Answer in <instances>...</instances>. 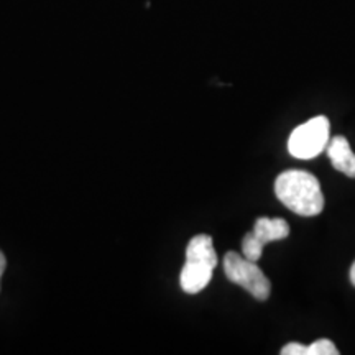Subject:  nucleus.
Here are the masks:
<instances>
[{"instance_id": "nucleus-1", "label": "nucleus", "mask_w": 355, "mask_h": 355, "mask_svg": "<svg viewBox=\"0 0 355 355\" xmlns=\"http://www.w3.org/2000/svg\"><path fill=\"white\" fill-rule=\"evenodd\" d=\"M275 194L288 209L303 217L321 214L324 196L318 178L303 170H288L275 181Z\"/></svg>"}, {"instance_id": "nucleus-2", "label": "nucleus", "mask_w": 355, "mask_h": 355, "mask_svg": "<svg viewBox=\"0 0 355 355\" xmlns=\"http://www.w3.org/2000/svg\"><path fill=\"white\" fill-rule=\"evenodd\" d=\"M217 265V254L212 237L199 234L193 237L186 248V263L181 270L180 285L188 295H196L209 285Z\"/></svg>"}, {"instance_id": "nucleus-3", "label": "nucleus", "mask_w": 355, "mask_h": 355, "mask_svg": "<svg viewBox=\"0 0 355 355\" xmlns=\"http://www.w3.org/2000/svg\"><path fill=\"white\" fill-rule=\"evenodd\" d=\"M329 135V121L324 115H318V117L301 123L291 132L290 139H288V150L295 158H316L318 155H321L327 148Z\"/></svg>"}, {"instance_id": "nucleus-4", "label": "nucleus", "mask_w": 355, "mask_h": 355, "mask_svg": "<svg viewBox=\"0 0 355 355\" xmlns=\"http://www.w3.org/2000/svg\"><path fill=\"white\" fill-rule=\"evenodd\" d=\"M224 272L229 282L235 285L242 286L259 301H266L272 291L270 279L265 277L257 265V261H252L245 257L235 254V252H227L224 257Z\"/></svg>"}, {"instance_id": "nucleus-5", "label": "nucleus", "mask_w": 355, "mask_h": 355, "mask_svg": "<svg viewBox=\"0 0 355 355\" xmlns=\"http://www.w3.org/2000/svg\"><path fill=\"white\" fill-rule=\"evenodd\" d=\"M290 235V225L285 219H268V217H259L255 220L254 230L248 232L242 241L243 257L252 261H257L261 257L263 247L268 242L283 241Z\"/></svg>"}, {"instance_id": "nucleus-6", "label": "nucleus", "mask_w": 355, "mask_h": 355, "mask_svg": "<svg viewBox=\"0 0 355 355\" xmlns=\"http://www.w3.org/2000/svg\"><path fill=\"white\" fill-rule=\"evenodd\" d=\"M327 157L332 162V166L345 176L355 178V153L350 148L345 137H334L327 144Z\"/></svg>"}, {"instance_id": "nucleus-7", "label": "nucleus", "mask_w": 355, "mask_h": 355, "mask_svg": "<svg viewBox=\"0 0 355 355\" xmlns=\"http://www.w3.org/2000/svg\"><path fill=\"white\" fill-rule=\"evenodd\" d=\"M339 350L329 339H319L316 343L308 345V355H337Z\"/></svg>"}, {"instance_id": "nucleus-8", "label": "nucleus", "mask_w": 355, "mask_h": 355, "mask_svg": "<svg viewBox=\"0 0 355 355\" xmlns=\"http://www.w3.org/2000/svg\"><path fill=\"white\" fill-rule=\"evenodd\" d=\"M282 355H308V345L290 343L282 349Z\"/></svg>"}, {"instance_id": "nucleus-9", "label": "nucleus", "mask_w": 355, "mask_h": 355, "mask_svg": "<svg viewBox=\"0 0 355 355\" xmlns=\"http://www.w3.org/2000/svg\"><path fill=\"white\" fill-rule=\"evenodd\" d=\"M6 265H7V261H6V255H3V254H2V250H0V278H2L3 270H6Z\"/></svg>"}, {"instance_id": "nucleus-10", "label": "nucleus", "mask_w": 355, "mask_h": 355, "mask_svg": "<svg viewBox=\"0 0 355 355\" xmlns=\"http://www.w3.org/2000/svg\"><path fill=\"white\" fill-rule=\"evenodd\" d=\"M350 282H352V285L355 286V261H354L352 268H350Z\"/></svg>"}]
</instances>
